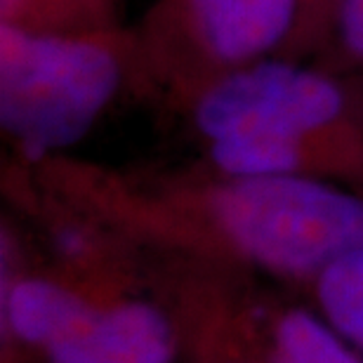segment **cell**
Listing matches in <instances>:
<instances>
[{"label": "cell", "mask_w": 363, "mask_h": 363, "mask_svg": "<svg viewBox=\"0 0 363 363\" xmlns=\"http://www.w3.org/2000/svg\"><path fill=\"white\" fill-rule=\"evenodd\" d=\"M137 40L116 28L92 33L0 26V123L5 135L38 158L90 133L121 92Z\"/></svg>", "instance_id": "obj_1"}, {"label": "cell", "mask_w": 363, "mask_h": 363, "mask_svg": "<svg viewBox=\"0 0 363 363\" xmlns=\"http://www.w3.org/2000/svg\"><path fill=\"white\" fill-rule=\"evenodd\" d=\"M206 210L224 243L276 274L318 276L363 248V199L311 177H229Z\"/></svg>", "instance_id": "obj_2"}, {"label": "cell", "mask_w": 363, "mask_h": 363, "mask_svg": "<svg viewBox=\"0 0 363 363\" xmlns=\"http://www.w3.org/2000/svg\"><path fill=\"white\" fill-rule=\"evenodd\" d=\"M191 111L208 142L227 137L323 142L345 118L347 94L318 71L255 62L196 90Z\"/></svg>", "instance_id": "obj_3"}, {"label": "cell", "mask_w": 363, "mask_h": 363, "mask_svg": "<svg viewBox=\"0 0 363 363\" xmlns=\"http://www.w3.org/2000/svg\"><path fill=\"white\" fill-rule=\"evenodd\" d=\"M300 0H163L151 17L149 62L177 71L179 85L201 90L227 71L262 62L290 33Z\"/></svg>", "instance_id": "obj_4"}, {"label": "cell", "mask_w": 363, "mask_h": 363, "mask_svg": "<svg viewBox=\"0 0 363 363\" xmlns=\"http://www.w3.org/2000/svg\"><path fill=\"white\" fill-rule=\"evenodd\" d=\"M50 363H170L175 333L149 302L92 309L74 333L45 350Z\"/></svg>", "instance_id": "obj_5"}, {"label": "cell", "mask_w": 363, "mask_h": 363, "mask_svg": "<svg viewBox=\"0 0 363 363\" xmlns=\"http://www.w3.org/2000/svg\"><path fill=\"white\" fill-rule=\"evenodd\" d=\"M92 307L57 281L26 276L3 286V323L24 345L48 350L85 321Z\"/></svg>", "instance_id": "obj_6"}, {"label": "cell", "mask_w": 363, "mask_h": 363, "mask_svg": "<svg viewBox=\"0 0 363 363\" xmlns=\"http://www.w3.org/2000/svg\"><path fill=\"white\" fill-rule=\"evenodd\" d=\"M121 0H0L3 24L48 33L111 31Z\"/></svg>", "instance_id": "obj_7"}, {"label": "cell", "mask_w": 363, "mask_h": 363, "mask_svg": "<svg viewBox=\"0 0 363 363\" xmlns=\"http://www.w3.org/2000/svg\"><path fill=\"white\" fill-rule=\"evenodd\" d=\"M323 318L363 354V248L337 257L316 276Z\"/></svg>", "instance_id": "obj_8"}, {"label": "cell", "mask_w": 363, "mask_h": 363, "mask_svg": "<svg viewBox=\"0 0 363 363\" xmlns=\"http://www.w3.org/2000/svg\"><path fill=\"white\" fill-rule=\"evenodd\" d=\"M276 350L283 363H363L352 347L325 318L293 309L276 323Z\"/></svg>", "instance_id": "obj_9"}, {"label": "cell", "mask_w": 363, "mask_h": 363, "mask_svg": "<svg viewBox=\"0 0 363 363\" xmlns=\"http://www.w3.org/2000/svg\"><path fill=\"white\" fill-rule=\"evenodd\" d=\"M340 35L347 52L363 62V0H340Z\"/></svg>", "instance_id": "obj_10"}, {"label": "cell", "mask_w": 363, "mask_h": 363, "mask_svg": "<svg viewBox=\"0 0 363 363\" xmlns=\"http://www.w3.org/2000/svg\"><path fill=\"white\" fill-rule=\"evenodd\" d=\"M276 363H283V361H281V359H279V361H276Z\"/></svg>", "instance_id": "obj_11"}]
</instances>
